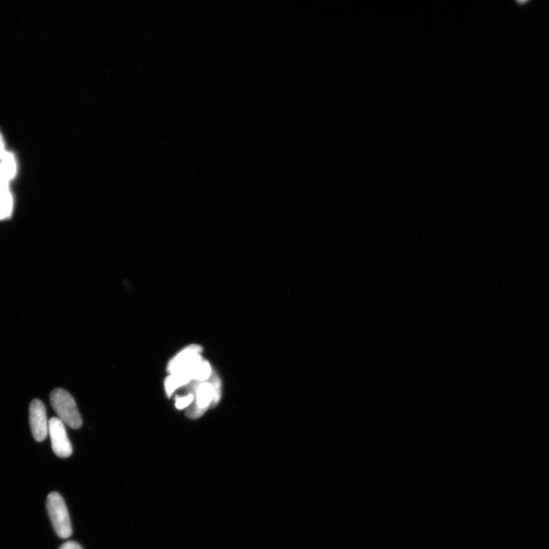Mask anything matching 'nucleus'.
Returning a JSON list of instances; mask_svg holds the SVG:
<instances>
[{"label":"nucleus","instance_id":"obj_5","mask_svg":"<svg viewBox=\"0 0 549 549\" xmlns=\"http://www.w3.org/2000/svg\"><path fill=\"white\" fill-rule=\"evenodd\" d=\"M29 423L35 440L42 442L48 435L49 421L46 408L42 402L35 399L30 404Z\"/></svg>","mask_w":549,"mask_h":549},{"label":"nucleus","instance_id":"obj_7","mask_svg":"<svg viewBox=\"0 0 549 549\" xmlns=\"http://www.w3.org/2000/svg\"><path fill=\"white\" fill-rule=\"evenodd\" d=\"M0 163L3 174L8 181H10L17 174V163L12 154L6 152Z\"/></svg>","mask_w":549,"mask_h":549},{"label":"nucleus","instance_id":"obj_8","mask_svg":"<svg viewBox=\"0 0 549 549\" xmlns=\"http://www.w3.org/2000/svg\"><path fill=\"white\" fill-rule=\"evenodd\" d=\"M192 394L177 395L175 397V406L178 410H186L193 403Z\"/></svg>","mask_w":549,"mask_h":549},{"label":"nucleus","instance_id":"obj_2","mask_svg":"<svg viewBox=\"0 0 549 549\" xmlns=\"http://www.w3.org/2000/svg\"><path fill=\"white\" fill-rule=\"evenodd\" d=\"M51 404L58 418L75 430L80 429L82 420L78 406L72 395L62 388L53 390L50 397Z\"/></svg>","mask_w":549,"mask_h":549},{"label":"nucleus","instance_id":"obj_10","mask_svg":"<svg viewBox=\"0 0 549 549\" xmlns=\"http://www.w3.org/2000/svg\"><path fill=\"white\" fill-rule=\"evenodd\" d=\"M6 153V152H5L3 141L1 137V134H0V159H2V158L4 156Z\"/></svg>","mask_w":549,"mask_h":549},{"label":"nucleus","instance_id":"obj_4","mask_svg":"<svg viewBox=\"0 0 549 549\" xmlns=\"http://www.w3.org/2000/svg\"><path fill=\"white\" fill-rule=\"evenodd\" d=\"M48 434L51 440L52 449L60 458L71 456L73 448L67 435L64 424L58 417L49 420Z\"/></svg>","mask_w":549,"mask_h":549},{"label":"nucleus","instance_id":"obj_9","mask_svg":"<svg viewBox=\"0 0 549 549\" xmlns=\"http://www.w3.org/2000/svg\"><path fill=\"white\" fill-rule=\"evenodd\" d=\"M59 549H82V547L75 541H69L63 544Z\"/></svg>","mask_w":549,"mask_h":549},{"label":"nucleus","instance_id":"obj_3","mask_svg":"<svg viewBox=\"0 0 549 549\" xmlns=\"http://www.w3.org/2000/svg\"><path fill=\"white\" fill-rule=\"evenodd\" d=\"M47 508L51 521L59 537L69 538L73 530L71 519L62 495L52 492L48 496Z\"/></svg>","mask_w":549,"mask_h":549},{"label":"nucleus","instance_id":"obj_6","mask_svg":"<svg viewBox=\"0 0 549 549\" xmlns=\"http://www.w3.org/2000/svg\"><path fill=\"white\" fill-rule=\"evenodd\" d=\"M13 208L14 200L10 190L0 191V221L8 219Z\"/></svg>","mask_w":549,"mask_h":549},{"label":"nucleus","instance_id":"obj_1","mask_svg":"<svg viewBox=\"0 0 549 549\" xmlns=\"http://www.w3.org/2000/svg\"><path fill=\"white\" fill-rule=\"evenodd\" d=\"M222 383L214 370L210 379L205 381H192L180 388L181 395L192 394L193 403L185 410L188 418L198 419L205 415L209 408H215L222 398Z\"/></svg>","mask_w":549,"mask_h":549}]
</instances>
